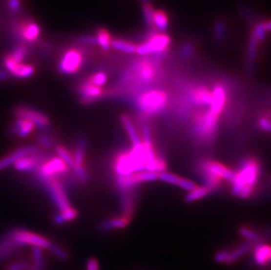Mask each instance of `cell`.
<instances>
[{
	"label": "cell",
	"mask_w": 271,
	"mask_h": 270,
	"mask_svg": "<svg viewBox=\"0 0 271 270\" xmlns=\"http://www.w3.org/2000/svg\"><path fill=\"white\" fill-rule=\"evenodd\" d=\"M111 46L117 50H119V51L124 52V53H127V54H132L136 50V45L135 44L127 42V41H124V40H120V39L112 40Z\"/></svg>",
	"instance_id": "cell-32"
},
{
	"label": "cell",
	"mask_w": 271,
	"mask_h": 270,
	"mask_svg": "<svg viewBox=\"0 0 271 270\" xmlns=\"http://www.w3.org/2000/svg\"><path fill=\"white\" fill-rule=\"evenodd\" d=\"M239 232L244 239L247 240V241H250V242H254L255 240H257L258 239V235L255 231L251 230L250 228H241L240 230H239Z\"/></svg>",
	"instance_id": "cell-38"
},
{
	"label": "cell",
	"mask_w": 271,
	"mask_h": 270,
	"mask_svg": "<svg viewBox=\"0 0 271 270\" xmlns=\"http://www.w3.org/2000/svg\"><path fill=\"white\" fill-rule=\"evenodd\" d=\"M85 149H86V141L83 138L78 139L76 148L74 151L73 170L76 177L81 183H86L88 181V173L84 167V156H85Z\"/></svg>",
	"instance_id": "cell-11"
},
{
	"label": "cell",
	"mask_w": 271,
	"mask_h": 270,
	"mask_svg": "<svg viewBox=\"0 0 271 270\" xmlns=\"http://www.w3.org/2000/svg\"><path fill=\"white\" fill-rule=\"evenodd\" d=\"M55 151H56V156L66 164V166L69 167V169H73V155L67 149V147H65L63 145H56Z\"/></svg>",
	"instance_id": "cell-31"
},
{
	"label": "cell",
	"mask_w": 271,
	"mask_h": 270,
	"mask_svg": "<svg viewBox=\"0 0 271 270\" xmlns=\"http://www.w3.org/2000/svg\"><path fill=\"white\" fill-rule=\"evenodd\" d=\"M143 4H146V3H149V0H141Z\"/></svg>",
	"instance_id": "cell-47"
},
{
	"label": "cell",
	"mask_w": 271,
	"mask_h": 270,
	"mask_svg": "<svg viewBox=\"0 0 271 270\" xmlns=\"http://www.w3.org/2000/svg\"><path fill=\"white\" fill-rule=\"evenodd\" d=\"M228 100V91L223 84H216L211 90V101L209 105V112L220 117L223 112Z\"/></svg>",
	"instance_id": "cell-17"
},
{
	"label": "cell",
	"mask_w": 271,
	"mask_h": 270,
	"mask_svg": "<svg viewBox=\"0 0 271 270\" xmlns=\"http://www.w3.org/2000/svg\"><path fill=\"white\" fill-rule=\"evenodd\" d=\"M225 26L223 23H217L215 26V37L218 41L221 42L225 36Z\"/></svg>",
	"instance_id": "cell-43"
},
{
	"label": "cell",
	"mask_w": 271,
	"mask_h": 270,
	"mask_svg": "<svg viewBox=\"0 0 271 270\" xmlns=\"http://www.w3.org/2000/svg\"><path fill=\"white\" fill-rule=\"evenodd\" d=\"M88 80L93 83L94 85L98 86V87H102V86L105 84V83L107 82V75L104 72H98L90 76Z\"/></svg>",
	"instance_id": "cell-37"
},
{
	"label": "cell",
	"mask_w": 271,
	"mask_h": 270,
	"mask_svg": "<svg viewBox=\"0 0 271 270\" xmlns=\"http://www.w3.org/2000/svg\"><path fill=\"white\" fill-rule=\"evenodd\" d=\"M5 234L8 236L14 243H16L21 248L24 246H31L32 248L48 250L52 244L51 241L46 237L22 228L12 229Z\"/></svg>",
	"instance_id": "cell-4"
},
{
	"label": "cell",
	"mask_w": 271,
	"mask_h": 270,
	"mask_svg": "<svg viewBox=\"0 0 271 270\" xmlns=\"http://www.w3.org/2000/svg\"><path fill=\"white\" fill-rule=\"evenodd\" d=\"M271 30V21L260 22L254 26V30L250 38V46H249V51H248V62H249V67L250 69L254 65L256 52L258 48L259 44L263 42L265 35L268 32Z\"/></svg>",
	"instance_id": "cell-10"
},
{
	"label": "cell",
	"mask_w": 271,
	"mask_h": 270,
	"mask_svg": "<svg viewBox=\"0 0 271 270\" xmlns=\"http://www.w3.org/2000/svg\"><path fill=\"white\" fill-rule=\"evenodd\" d=\"M86 270H99L98 260L95 258H90L86 262Z\"/></svg>",
	"instance_id": "cell-44"
},
{
	"label": "cell",
	"mask_w": 271,
	"mask_h": 270,
	"mask_svg": "<svg viewBox=\"0 0 271 270\" xmlns=\"http://www.w3.org/2000/svg\"><path fill=\"white\" fill-rule=\"evenodd\" d=\"M259 127L262 129L264 132L266 133H271V121L267 118L265 117H263L259 120Z\"/></svg>",
	"instance_id": "cell-42"
},
{
	"label": "cell",
	"mask_w": 271,
	"mask_h": 270,
	"mask_svg": "<svg viewBox=\"0 0 271 270\" xmlns=\"http://www.w3.org/2000/svg\"><path fill=\"white\" fill-rule=\"evenodd\" d=\"M157 179L158 175L155 173L146 171L137 172L129 176H118L117 185L121 190H129L137 185L146 182H154Z\"/></svg>",
	"instance_id": "cell-12"
},
{
	"label": "cell",
	"mask_w": 271,
	"mask_h": 270,
	"mask_svg": "<svg viewBox=\"0 0 271 270\" xmlns=\"http://www.w3.org/2000/svg\"><path fill=\"white\" fill-rule=\"evenodd\" d=\"M95 40H96V44H99L101 48L105 51H107L111 47V42H112L111 35L109 31L104 28H99L97 30Z\"/></svg>",
	"instance_id": "cell-29"
},
{
	"label": "cell",
	"mask_w": 271,
	"mask_h": 270,
	"mask_svg": "<svg viewBox=\"0 0 271 270\" xmlns=\"http://www.w3.org/2000/svg\"><path fill=\"white\" fill-rule=\"evenodd\" d=\"M42 185L45 187L53 204L59 211H63L70 207L69 199L65 192L64 185L62 181L59 180V178L45 181Z\"/></svg>",
	"instance_id": "cell-7"
},
{
	"label": "cell",
	"mask_w": 271,
	"mask_h": 270,
	"mask_svg": "<svg viewBox=\"0 0 271 270\" xmlns=\"http://www.w3.org/2000/svg\"><path fill=\"white\" fill-rule=\"evenodd\" d=\"M39 150L40 148L38 146H32V145L19 147L16 150L6 154L3 158H0V171H3L4 169H7L9 167L13 166L18 160L31 154H35Z\"/></svg>",
	"instance_id": "cell-19"
},
{
	"label": "cell",
	"mask_w": 271,
	"mask_h": 270,
	"mask_svg": "<svg viewBox=\"0 0 271 270\" xmlns=\"http://www.w3.org/2000/svg\"><path fill=\"white\" fill-rule=\"evenodd\" d=\"M36 142L39 145L40 149L43 151L51 150L56 147V141L54 134L48 131V129H43L36 136Z\"/></svg>",
	"instance_id": "cell-25"
},
{
	"label": "cell",
	"mask_w": 271,
	"mask_h": 270,
	"mask_svg": "<svg viewBox=\"0 0 271 270\" xmlns=\"http://www.w3.org/2000/svg\"><path fill=\"white\" fill-rule=\"evenodd\" d=\"M181 178L182 177H180V176H177L175 174L168 173V172H163V173L158 174V179H160V180L165 182L167 184H169V185H177V186H178Z\"/></svg>",
	"instance_id": "cell-36"
},
{
	"label": "cell",
	"mask_w": 271,
	"mask_h": 270,
	"mask_svg": "<svg viewBox=\"0 0 271 270\" xmlns=\"http://www.w3.org/2000/svg\"><path fill=\"white\" fill-rule=\"evenodd\" d=\"M146 156L142 142L133 145L129 151L118 154L113 163V169L118 176H129L145 171Z\"/></svg>",
	"instance_id": "cell-2"
},
{
	"label": "cell",
	"mask_w": 271,
	"mask_h": 270,
	"mask_svg": "<svg viewBox=\"0 0 271 270\" xmlns=\"http://www.w3.org/2000/svg\"><path fill=\"white\" fill-rule=\"evenodd\" d=\"M69 171V167L66 166L60 158L52 156L47 159L35 171V179L39 184H43L45 181L55 178H60Z\"/></svg>",
	"instance_id": "cell-5"
},
{
	"label": "cell",
	"mask_w": 271,
	"mask_h": 270,
	"mask_svg": "<svg viewBox=\"0 0 271 270\" xmlns=\"http://www.w3.org/2000/svg\"><path fill=\"white\" fill-rule=\"evenodd\" d=\"M203 175L214 176L220 180L232 182L235 172L216 161H206L202 163Z\"/></svg>",
	"instance_id": "cell-15"
},
{
	"label": "cell",
	"mask_w": 271,
	"mask_h": 270,
	"mask_svg": "<svg viewBox=\"0 0 271 270\" xmlns=\"http://www.w3.org/2000/svg\"><path fill=\"white\" fill-rule=\"evenodd\" d=\"M182 52H183V54H184L185 56H188L189 53L191 52V48H190L189 46H185V47L183 48Z\"/></svg>",
	"instance_id": "cell-46"
},
{
	"label": "cell",
	"mask_w": 271,
	"mask_h": 270,
	"mask_svg": "<svg viewBox=\"0 0 271 270\" xmlns=\"http://www.w3.org/2000/svg\"><path fill=\"white\" fill-rule=\"evenodd\" d=\"M252 248H253V243L250 241H246L245 243L240 245L232 251L222 250L220 252H218L214 255V261L217 263L232 264L233 262L238 261L240 258L244 256L246 253H249Z\"/></svg>",
	"instance_id": "cell-16"
},
{
	"label": "cell",
	"mask_w": 271,
	"mask_h": 270,
	"mask_svg": "<svg viewBox=\"0 0 271 270\" xmlns=\"http://www.w3.org/2000/svg\"><path fill=\"white\" fill-rule=\"evenodd\" d=\"M271 249L267 244H259L254 250V262L259 266H265L271 262Z\"/></svg>",
	"instance_id": "cell-24"
},
{
	"label": "cell",
	"mask_w": 271,
	"mask_h": 270,
	"mask_svg": "<svg viewBox=\"0 0 271 270\" xmlns=\"http://www.w3.org/2000/svg\"><path fill=\"white\" fill-rule=\"evenodd\" d=\"M167 103L168 95L164 90H147L138 97L136 108L142 115L152 117L163 112Z\"/></svg>",
	"instance_id": "cell-3"
},
{
	"label": "cell",
	"mask_w": 271,
	"mask_h": 270,
	"mask_svg": "<svg viewBox=\"0 0 271 270\" xmlns=\"http://www.w3.org/2000/svg\"><path fill=\"white\" fill-rule=\"evenodd\" d=\"M142 10H143V14H144V19H145L146 26H148V28L150 30H152L151 32H154L155 26H154V23H153V15H154L155 10L153 8V6H152L150 3L143 4Z\"/></svg>",
	"instance_id": "cell-35"
},
{
	"label": "cell",
	"mask_w": 271,
	"mask_h": 270,
	"mask_svg": "<svg viewBox=\"0 0 271 270\" xmlns=\"http://www.w3.org/2000/svg\"><path fill=\"white\" fill-rule=\"evenodd\" d=\"M21 247L14 243L8 236L4 234L0 238V261H4L7 258L17 253Z\"/></svg>",
	"instance_id": "cell-23"
},
{
	"label": "cell",
	"mask_w": 271,
	"mask_h": 270,
	"mask_svg": "<svg viewBox=\"0 0 271 270\" xmlns=\"http://www.w3.org/2000/svg\"><path fill=\"white\" fill-rule=\"evenodd\" d=\"M83 56L78 48H69L61 58L58 64L59 72L64 75L77 73L82 67Z\"/></svg>",
	"instance_id": "cell-9"
},
{
	"label": "cell",
	"mask_w": 271,
	"mask_h": 270,
	"mask_svg": "<svg viewBox=\"0 0 271 270\" xmlns=\"http://www.w3.org/2000/svg\"><path fill=\"white\" fill-rule=\"evenodd\" d=\"M48 250H49L56 257L60 259V260H63V261L67 260L68 257H69V256H68V253H66L63 249H61L60 247L57 246V245L53 244V243H52Z\"/></svg>",
	"instance_id": "cell-39"
},
{
	"label": "cell",
	"mask_w": 271,
	"mask_h": 270,
	"mask_svg": "<svg viewBox=\"0 0 271 270\" xmlns=\"http://www.w3.org/2000/svg\"><path fill=\"white\" fill-rule=\"evenodd\" d=\"M260 176V165L255 159L250 158L241 163L232 179V192L235 197L247 199L254 192Z\"/></svg>",
	"instance_id": "cell-1"
},
{
	"label": "cell",
	"mask_w": 271,
	"mask_h": 270,
	"mask_svg": "<svg viewBox=\"0 0 271 270\" xmlns=\"http://www.w3.org/2000/svg\"><path fill=\"white\" fill-rule=\"evenodd\" d=\"M28 270H36V269H35V267H33V266L29 267V269H28Z\"/></svg>",
	"instance_id": "cell-48"
},
{
	"label": "cell",
	"mask_w": 271,
	"mask_h": 270,
	"mask_svg": "<svg viewBox=\"0 0 271 270\" xmlns=\"http://www.w3.org/2000/svg\"><path fill=\"white\" fill-rule=\"evenodd\" d=\"M170 42L171 40L168 35L153 33L145 42L136 46L135 53L140 56H147L150 54L160 56L167 51Z\"/></svg>",
	"instance_id": "cell-6"
},
{
	"label": "cell",
	"mask_w": 271,
	"mask_h": 270,
	"mask_svg": "<svg viewBox=\"0 0 271 270\" xmlns=\"http://www.w3.org/2000/svg\"><path fill=\"white\" fill-rule=\"evenodd\" d=\"M78 93L80 96V101L83 104H90L103 96L102 88L94 85L88 79L81 82L77 88Z\"/></svg>",
	"instance_id": "cell-18"
},
{
	"label": "cell",
	"mask_w": 271,
	"mask_h": 270,
	"mask_svg": "<svg viewBox=\"0 0 271 270\" xmlns=\"http://www.w3.org/2000/svg\"><path fill=\"white\" fill-rule=\"evenodd\" d=\"M130 219H131L130 218H127L123 215L121 217L113 218V219L104 221L101 224L100 228L103 231H112V230H116V229H122L128 226V224L130 223Z\"/></svg>",
	"instance_id": "cell-26"
},
{
	"label": "cell",
	"mask_w": 271,
	"mask_h": 270,
	"mask_svg": "<svg viewBox=\"0 0 271 270\" xmlns=\"http://www.w3.org/2000/svg\"><path fill=\"white\" fill-rule=\"evenodd\" d=\"M16 32L20 38L23 39L27 42H33L39 38L41 28L37 23L26 21L19 24Z\"/></svg>",
	"instance_id": "cell-20"
},
{
	"label": "cell",
	"mask_w": 271,
	"mask_h": 270,
	"mask_svg": "<svg viewBox=\"0 0 271 270\" xmlns=\"http://www.w3.org/2000/svg\"><path fill=\"white\" fill-rule=\"evenodd\" d=\"M9 6L13 11H19L21 8V0H9Z\"/></svg>",
	"instance_id": "cell-45"
},
{
	"label": "cell",
	"mask_w": 271,
	"mask_h": 270,
	"mask_svg": "<svg viewBox=\"0 0 271 270\" xmlns=\"http://www.w3.org/2000/svg\"><path fill=\"white\" fill-rule=\"evenodd\" d=\"M135 79L142 83H149L156 77V67L155 61L150 59H141L134 65Z\"/></svg>",
	"instance_id": "cell-14"
},
{
	"label": "cell",
	"mask_w": 271,
	"mask_h": 270,
	"mask_svg": "<svg viewBox=\"0 0 271 270\" xmlns=\"http://www.w3.org/2000/svg\"><path fill=\"white\" fill-rule=\"evenodd\" d=\"M121 124L124 126L125 132L128 135L130 142H132L133 145H136L142 142V140L138 136L137 132L135 130L134 125L132 123V121L130 120L129 117L126 114H122L121 116Z\"/></svg>",
	"instance_id": "cell-27"
},
{
	"label": "cell",
	"mask_w": 271,
	"mask_h": 270,
	"mask_svg": "<svg viewBox=\"0 0 271 270\" xmlns=\"http://www.w3.org/2000/svg\"><path fill=\"white\" fill-rule=\"evenodd\" d=\"M153 23H154V26L157 29H159L161 32L167 30L168 26V18L167 13L162 10L155 11L153 15Z\"/></svg>",
	"instance_id": "cell-30"
},
{
	"label": "cell",
	"mask_w": 271,
	"mask_h": 270,
	"mask_svg": "<svg viewBox=\"0 0 271 270\" xmlns=\"http://www.w3.org/2000/svg\"><path fill=\"white\" fill-rule=\"evenodd\" d=\"M35 128V125L29 120L16 119L11 126V133L18 138H26L33 133Z\"/></svg>",
	"instance_id": "cell-22"
},
{
	"label": "cell",
	"mask_w": 271,
	"mask_h": 270,
	"mask_svg": "<svg viewBox=\"0 0 271 270\" xmlns=\"http://www.w3.org/2000/svg\"><path fill=\"white\" fill-rule=\"evenodd\" d=\"M4 67L5 72L12 75L18 79H27L32 77L35 72L34 65L27 64L25 62H18L12 60L8 55L4 56Z\"/></svg>",
	"instance_id": "cell-13"
},
{
	"label": "cell",
	"mask_w": 271,
	"mask_h": 270,
	"mask_svg": "<svg viewBox=\"0 0 271 270\" xmlns=\"http://www.w3.org/2000/svg\"><path fill=\"white\" fill-rule=\"evenodd\" d=\"M13 113L16 119H24L29 120L35 127L43 129L48 128L50 125V120L45 113L36 110L28 105H19L13 110Z\"/></svg>",
	"instance_id": "cell-8"
},
{
	"label": "cell",
	"mask_w": 271,
	"mask_h": 270,
	"mask_svg": "<svg viewBox=\"0 0 271 270\" xmlns=\"http://www.w3.org/2000/svg\"><path fill=\"white\" fill-rule=\"evenodd\" d=\"M178 187H180L181 189H185V190L189 192V191L196 189L198 187V185H196L193 182L188 180V179L181 178L180 182L178 184Z\"/></svg>",
	"instance_id": "cell-40"
},
{
	"label": "cell",
	"mask_w": 271,
	"mask_h": 270,
	"mask_svg": "<svg viewBox=\"0 0 271 270\" xmlns=\"http://www.w3.org/2000/svg\"><path fill=\"white\" fill-rule=\"evenodd\" d=\"M211 192V189L207 188V186L203 187H197L196 189L189 191L187 196L185 197V201L187 203H192L197 201L199 199H202L204 197H207Z\"/></svg>",
	"instance_id": "cell-33"
},
{
	"label": "cell",
	"mask_w": 271,
	"mask_h": 270,
	"mask_svg": "<svg viewBox=\"0 0 271 270\" xmlns=\"http://www.w3.org/2000/svg\"><path fill=\"white\" fill-rule=\"evenodd\" d=\"M189 100L197 106H208L211 101V90L206 86L194 87L189 92Z\"/></svg>",
	"instance_id": "cell-21"
},
{
	"label": "cell",
	"mask_w": 271,
	"mask_h": 270,
	"mask_svg": "<svg viewBox=\"0 0 271 270\" xmlns=\"http://www.w3.org/2000/svg\"><path fill=\"white\" fill-rule=\"evenodd\" d=\"M42 249L38 248H33L32 249V259H33V265L37 270H43L44 256L42 251Z\"/></svg>",
	"instance_id": "cell-34"
},
{
	"label": "cell",
	"mask_w": 271,
	"mask_h": 270,
	"mask_svg": "<svg viewBox=\"0 0 271 270\" xmlns=\"http://www.w3.org/2000/svg\"><path fill=\"white\" fill-rule=\"evenodd\" d=\"M29 269L28 264L26 262H15L11 263L6 270H26Z\"/></svg>",
	"instance_id": "cell-41"
},
{
	"label": "cell",
	"mask_w": 271,
	"mask_h": 270,
	"mask_svg": "<svg viewBox=\"0 0 271 270\" xmlns=\"http://www.w3.org/2000/svg\"><path fill=\"white\" fill-rule=\"evenodd\" d=\"M78 216V210L70 206L68 209L63 210V211H59L57 214L55 215L53 218V221L56 225H63V224L77 219Z\"/></svg>",
	"instance_id": "cell-28"
}]
</instances>
